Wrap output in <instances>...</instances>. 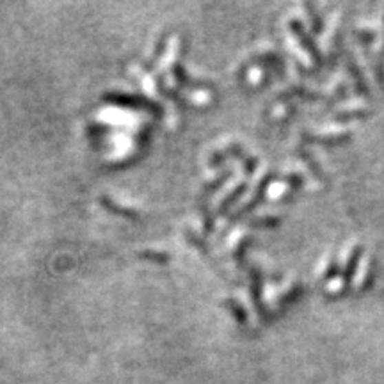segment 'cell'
<instances>
[{"mask_svg":"<svg viewBox=\"0 0 384 384\" xmlns=\"http://www.w3.org/2000/svg\"><path fill=\"white\" fill-rule=\"evenodd\" d=\"M290 29L292 32H294L295 38L301 41V45H303L304 50L312 56V59L315 61V63H322V54H320V48L317 47V43L313 41L312 34L308 32L306 29H304V25L301 23V20H295V18H292L290 20Z\"/></svg>","mask_w":384,"mask_h":384,"instance_id":"cell-1","label":"cell"},{"mask_svg":"<svg viewBox=\"0 0 384 384\" xmlns=\"http://www.w3.org/2000/svg\"><path fill=\"white\" fill-rule=\"evenodd\" d=\"M340 270V264H338V256L334 255V253H331V255L328 256V260H326V264L320 267V273H319V279L320 281H331L334 277V274Z\"/></svg>","mask_w":384,"mask_h":384,"instance_id":"cell-7","label":"cell"},{"mask_svg":"<svg viewBox=\"0 0 384 384\" xmlns=\"http://www.w3.org/2000/svg\"><path fill=\"white\" fill-rule=\"evenodd\" d=\"M299 153H301V158H303L304 162L308 164V166H310V169H312V173H315L317 176H319V178H324V173H322V167L319 166V162H317L315 158L312 157V155L308 153L306 149H299Z\"/></svg>","mask_w":384,"mask_h":384,"instance_id":"cell-11","label":"cell"},{"mask_svg":"<svg viewBox=\"0 0 384 384\" xmlns=\"http://www.w3.org/2000/svg\"><path fill=\"white\" fill-rule=\"evenodd\" d=\"M374 277H376V260L374 258H368L363 265V270L358 277H356V285H358L359 292L368 290L374 283Z\"/></svg>","mask_w":384,"mask_h":384,"instance_id":"cell-5","label":"cell"},{"mask_svg":"<svg viewBox=\"0 0 384 384\" xmlns=\"http://www.w3.org/2000/svg\"><path fill=\"white\" fill-rule=\"evenodd\" d=\"M383 52H384V41H383Z\"/></svg>","mask_w":384,"mask_h":384,"instance_id":"cell-13","label":"cell"},{"mask_svg":"<svg viewBox=\"0 0 384 384\" xmlns=\"http://www.w3.org/2000/svg\"><path fill=\"white\" fill-rule=\"evenodd\" d=\"M304 139L312 142H319V145H341V142H349L352 139V132L349 130H328V132L319 134H304Z\"/></svg>","mask_w":384,"mask_h":384,"instance_id":"cell-2","label":"cell"},{"mask_svg":"<svg viewBox=\"0 0 384 384\" xmlns=\"http://www.w3.org/2000/svg\"><path fill=\"white\" fill-rule=\"evenodd\" d=\"M345 61H347V70H349L350 77L354 78V82H356V89L363 94L370 93V89H368V85H367V81H365L361 75V70H359L358 64L354 63V57L347 56Z\"/></svg>","mask_w":384,"mask_h":384,"instance_id":"cell-6","label":"cell"},{"mask_svg":"<svg viewBox=\"0 0 384 384\" xmlns=\"http://www.w3.org/2000/svg\"><path fill=\"white\" fill-rule=\"evenodd\" d=\"M363 251H365V248H363L361 244H352V246H350L345 260H343V264H341V269H340L341 279L350 281V277L354 276L356 270H358V265H359V260H361Z\"/></svg>","mask_w":384,"mask_h":384,"instance_id":"cell-3","label":"cell"},{"mask_svg":"<svg viewBox=\"0 0 384 384\" xmlns=\"http://www.w3.org/2000/svg\"><path fill=\"white\" fill-rule=\"evenodd\" d=\"M304 9H306L308 18H310V25H312V30L315 32V34H320L322 29H324V21H322V18H320L317 8L313 4H310V2H306V4H304Z\"/></svg>","mask_w":384,"mask_h":384,"instance_id":"cell-8","label":"cell"},{"mask_svg":"<svg viewBox=\"0 0 384 384\" xmlns=\"http://www.w3.org/2000/svg\"><path fill=\"white\" fill-rule=\"evenodd\" d=\"M370 114V109L361 103H350L347 107H341L333 114V120L337 121H349V120H359V118H367Z\"/></svg>","mask_w":384,"mask_h":384,"instance_id":"cell-4","label":"cell"},{"mask_svg":"<svg viewBox=\"0 0 384 384\" xmlns=\"http://www.w3.org/2000/svg\"><path fill=\"white\" fill-rule=\"evenodd\" d=\"M283 180H285L286 184L290 185V187H301L303 185V176L299 175L297 171H294V173H288V175L283 176Z\"/></svg>","mask_w":384,"mask_h":384,"instance_id":"cell-12","label":"cell"},{"mask_svg":"<svg viewBox=\"0 0 384 384\" xmlns=\"http://www.w3.org/2000/svg\"><path fill=\"white\" fill-rule=\"evenodd\" d=\"M349 281H345V279H341V277H337L334 281H331L328 285V294L331 295V297H340L341 294H345V290L349 288Z\"/></svg>","mask_w":384,"mask_h":384,"instance_id":"cell-9","label":"cell"},{"mask_svg":"<svg viewBox=\"0 0 384 384\" xmlns=\"http://www.w3.org/2000/svg\"><path fill=\"white\" fill-rule=\"evenodd\" d=\"M354 36L363 43V45H370L374 39H376V30L372 27H358L354 30Z\"/></svg>","mask_w":384,"mask_h":384,"instance_id":"cell-10","label":"cell"}]
</instances>
